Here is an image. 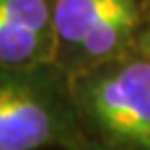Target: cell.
I'll list each match as a JSON object with an SVG mask.
<instances>
[{"instance_id":"obj_4","label":"cell","mask_w":150,"mask_h":150,"mask_svg":"<svg viewBox=\"0 0 150 150\" xmlns=\"http://www.w3.org/2000/svg\"><path fill=\"white\" fill-rule=\"evenodd\" d=\"M134 0H55L53 31L61 43L78 47L86 35L111 12Z\"/></svg>"},{"instance_id":"obj_3","label":"cell","mask_w":150,"mask_h":150,"mask_svg":"<svg viewBox=\"0 0 150 150\" xmlns=\"http://www.w3.org/2000/svg\"><path fill=\"white\" fill-rule=\"evenodd\" d=\"M53 31L49 0H0V64L43 62Z\"/></svg>"},{"instance_id":"obj_7","label":"cell","mask_w":150,"mask_h":150,"mask_svg":"<svg viewBox=\"0 0 150 150\" xmlns=\"http://www.w3.org/2000/svg\"><path fill=\"white\" fill-rule=\"evenodd\" d=\"M148 4H150V0H148ZM148 12H150V8H148Z\"/></svg>"},{"instance_id":"obj_2","label":"cell","mask_w":150,"mask_h":150,"mask_svg":"<svg viewBox=\"0 0 150 150\" xmlns=\"http://www.w3.org/2000/svg\"><path fill=\"white\" fill-rule=\"evenodd\" d=\"M70 134V105L47 62L0 64V150H39Z\"/></svg>"},{"instance_id":"obj_1","label":"cell","mask_w":150,"mask_h":150,"mask_svg":"<svg viewBox=\"0 0 150 150\" xmlns=\"http://www.w3.org/2000/svg\"><path fill=\"white\" fill-rule=\"evenodd\" d=\"M74 98L109 142L150 150V61H100L76 78Z\"/></svg>"},{"instance_id":"obj_6","label":"cell","mask_w":150,"mask_h":150,"mask_svg":"<svg viewBox=\"0 0 150 150\" xmlns=\"http://www.w3.org/2000/svg\"><path fill=\"white\" fill-rule=\"evenodd\" d=\"M142 49H144V53L150 55V12H148V28L142 33Z\"/></svg>"},{"instance_id":"obj_5","label":"cell","mask_w":150,"mask_h":150,"mask_svg":"<svg viewBox=\"0 0 150 150\" xmlns=\"http://www.w3.org/2000/svg\"><path fill=\"white\" fill-rule=\"evenodd\" d=\"M140 20L139 2L134 0L131 4L123 6L103 18L86 37L80 41L76 49L90 61H105L111 59L123 45L127 43L133 31L137 29Z\"/></svg>"}]
</instances>
